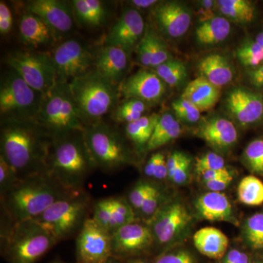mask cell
I'll list each match as a JSON object with an SVG mask.
<instances>
[{
    "label": "cell",
    "instance_id": "43",
    "mask_svg": "<svg viewBox=\"0 0 263 263\" xmlns=\"http://www.w3.org/2000/svg\"><path fill=\"white\" fill-rule=\"evenodd\" d=\"M227 167L226 161L221 156L214 152H208L205 155L196 159L195 169L197 174L209 171L224 169Z\"/></svg>",
    "mask_w": 263,
    "mask_h": 263
},
{
    "label": "cell",
    "instance_id": "24",
    "mask_svg": "<svg viewBox=\"0 0 263 263\" xmlns=\"http://www.w3.org/2000/svg\"><path fill=\"white\" fill-rule=\"evenodd\" d=\"M194 245L202 255L213 259H220L229 247L228 236L220 230L206 227L197 230L193 236Z\"/></svg>",
    "mask_w": 263,
    "mask_h": 263
},
{
    "label": "cell",
    "instance_id": "28",
    "mask_svg": "<svg viewBox=\"0 0 263 263\" xmlns=\"http://www.w3.org/2000/svg\"><path fill=\"white\" fill-rule=\"evenodd\" d=\"M231 26L228 19L214 17L202 22L195 32L197 42L202 46H213L226 41L229 36Z\"/></svg>",
    "mask_w": 263,
    "mask_h": 263
},
{
    "label": "cell",
    "instance_id": "3",
    "mask_svg": "<svg viewBox=\"0 0 263 263\" xmlns=\"http://www.w3.org/2000/svg\"><path fill=\"white\" fill-rule=\"evenodd\" d=\"M84 132L54 136L48 156L47 174L70 191L84 190L85 181L97 168Z\"/></svg>",
    "mask_w": 263,
    "mask_h": 263
},
{
    "label": "cell",
    "instance_id": "46",
    "mask_svg": "<svg viewBox=\"0 0 263 263\" xmlns=\"http://www.w3.org/2000/svg\"><path fill=\"white\" fill-rule=\"evenodd\" d=\"M138 57L140 63L145 67H152V51H151V42L148 30L145 31L144 35L138 43Z\"/></svg>",
    "mask_w": 263,
    "mask_h": 263
},
{
    "label": "cell",
    "instance_id": "11",
    "mask_svg": "<svg viewBox=\"0 0 263 263\" xmlns=\"http://www.w3.org/2000/svg\"><path fill=\"white\" fill-rule=\"evenodd\" d=\"M76 256V263H105L113 257L111 233L91 216L77 234Z\"/></svg>",
    "mask_w": 263,
    "mask_h": 263
},
{
    "label": "cell",
    "instance_id": "31",
    "mask_svg": "<svg viewBox=\"0 0 263 263\" xmlns=\"http://www.w3.org/2000/svg\"><path fill=\"white\" fill-rule=\"evenodd\" d=\"M218 9L226 15L238 23H249L254 17V7L247 0H219L216 2Z\"/></svg>",
    "mask_w": 263,
    "mask_h": 263
},
{
    "label": "cell",
    "instance_id": "7",
    "mask_svg": "<svg viewBox=\"0 0 263 263\" xmlns=\"http://www.w3.org/2000/svg\"><path fill=\"white\" fill-rule=\"evenodd\" d=\"M91 197L86 190L72 192L53 203L34 219L57 242L79 233L92 210Z\"/></svg>",
    "mask_w": 263,
    "mask_h": 263
},
{
    "label": "cell",
    "instance_id": "49",
    "mask_svg": "<svg viewBox=\"0 0 263 263\" xmlns=\"http://www.w3.org/2000/svg\"><path fill=\"white\" fill-rule=\"evenodd\" d=\"M249 254L239 249H233L228 251L226 255L220 259L219 263H250Z\"/></svg>",
    "mask_w": 263,
    "mask_h": 263
},
{
    "label": "cell",
    "instance_id": "61",
    "mask_svg": "<svg viewBox=\"0 0 263 263\" xmlns=\"http://www.w3.org/2000/svg\"><path fill=\"white\" fill-rule=\"evenodd\" d=\"M52 263H65V262H62V261H55V262H53Z\"/></svg>",
    "mask_w": 263,
    "mask_h": 263
},
{
    "label": "cell",
    "instance_id": "40",
    "mask_svg": "<svg viewBox=\"0 0 263 263\" xmlns=\"http://www.w3.org/2000/svg\"><path fill=\"white\" fill-rule=\"evenodd\" d=\"M155 263H198L190 251L183 249L164 250L155 256Z\"/></svg>",
    "mask_w": 263,
    "mask_h": 263
},
{
    "label": "cell",
    "instance_id": "13",
    "mask_svg": "<svg viewBox=\"0 0 263 263\" xmlns=\"http://www.w3.org/2000/svg\"><path fill=\"white\" fill-rule=\"evenodd\" d=\"M191 221L187 209L179 201L166 202L147 220L155 238V243L167 246L176 240Z\"/></svg>",
    "mask_w": 263,
    "mask_h": 263
},
{
    "label": "cell",
    "instance_id": "33",
    "mask_svg": "<svg viewBox=\"0 0 263 263\" xmlns=\"http://www.w3.org/2000/svg\"><path fill=\"white\" fill-rule=\"evenodd\" d=\"M155 69L156 73L164 81V84L171 87L179 86L187 76V70L184 63L174 59L164 62Z\"/></svg>",
    "mask_w": 263,
    "mask_h": 263
},
{
    "label": "cell",
    "instance_id": "51",
    "mask_svg": "<svg viewBox=\"0 0 263 263\" xmlns=\"http://www.w3.org/2000/svg\"><path fill=\"white\" fill-rule=\"evenodd\" d=\"M162 156H163V154L161 152H157L150 157L144 167L145 175L147 177L153 178V179L155 178L156 171H157Z\"/></svg>",
    "mask_w": 263,
    "mask_h": 263
},
{
    "label": "cell",
    "instance_id": "32",
    "mask_svg": "<svg viewBox=\"0 0 263 263\" xmlns=\"http://www.w3.org/2000/svg\"><path fill=\"white\" fill-rule=\"evenodd\" d=\"M238 198L241 203L257 206L263 203V182L254 176H247L240 181Z\"/></svg>",
    "mask_w": 263,
    "mask_h": 263
},
{
    "label": "cell",
    "instance_id": "27",
    "mask_svg": "<svg viewBox=\"0 0 263 263\" xmlns=\"http://www.w3.org/2000/svg\"><path fill=\"white\" fill-rule=\"evenodd\" d=\"M76 20L87 27H98L106 20L105 5L99 0H74L71 3Z\"/></svg>",
    "mask_w": 263,
    "mask_h": 263
},
{
    "label": "cell",
    "instance_id": "44",
    "mask_svg": "<svg viewBox=\"0 0 263 263\" xmlns=\"http://www.w3.org/2000/svg\"><path fill=\"white\" fill-rule=\"evenodd\" d=\"M163 193L157 186L152 190L146 200H145L143 206H142L140 212L142 215L150 219L155 215V213L165 203Z\"/></svg>",
    "mask_w": 263,
    "mask_h": 263
},
{
    "label": "cell",
    "instance_id": "30",
    "mask_svg": "<svg viewBox=\"0 0 263 263\" xmlns=\"http://www.w3.org/2000/svg\"><path fill=\"white\" fill-rule=\"evenodd\" d=\"M159 118L160 116L156 114L143 116L136 122L126 125L125 133L127 138L138 149H141L143 147H146V149L147 144L153 135Z\"/></svg>",
    "mask_w": 263,
    "mask_h": 263
},
{
    "label": "cell",
    "instance_id": "26",
    "mask_svg": "<svg viewBox=\"0 0 263 263\" xmlns=\"http://www.w3.org/2000/svg\"><path fill=\"white\" fill-rule=\"evenodd\" d=\"M197 67L202 77L218 88L229 84L234 76L229 61L219 53L203 57L199 62Z\"/></svg>",
    "mask_w": 263,
    "mask_h": 263
},
{
    "label": "cell",
    "instance_id": "15",
    "mask_svg": "<svg viewBox=\"0 0 263 263\" xmlns=\"http://www.w3.org/2000/svg\"><path fill=\"white\" fill-rule=\"evenodd\" d=\"M165 84L153 71L138 70L121 83L118 88L126 99H137L144 103H156L166 91Z\"/></svg>",
    "mask_w": 263,
    "mask_h": 263
},
{
    "label": "cell",
    "instance_id": "41",
    "mask_svg": "<svg viewBox=\"0 0 263 263\" xmlns=\"http://www.w3.org/2000/svg\"><path fill=\"white\" fill-rule=\"evenodd\" d=\"M149 34L151 51H152V67L156 68L164 62L171 60V55L165 44L153 31L147 29Z\"/></svg>",
    "mask_w": 263,
    "mask_h": 263
},
{
    "label": "cell",
    "instance_id": "29",
    "mask_svg": "<svg viewBox=\"0 0 263 263\" xmlns=\"http://www.w3.org/2000/svg\"><path fill=\"white\" fill-rule=\"evenodd\" d=\"M181 133V125L176 118L171 114H164L159 118L153 135L147 144L146 150L160 148L179 138Z\"/></svg>",
    "mask_w": 263,
    "mask_h": 263
},
{
    "label": "cell",
    "instance_id": "45",
    "mask_svg": "<svg viewBox=\"0 0 263 263\" xmlns=\"http://www.w3.org/2000/svg\"><path fill=\"white\" fill-rule=\"evenodd\" d=\"M19 179L15 170L0 155V195L14 186Z\"/></svg>",
    "mask_w": 263,
    "mask_h": 263
},
{
    "label": "cell",
    "instance_id": "18",
    "mask_svg": "<svg viewBox=\"0 0 263 263\" xmlns=\"http://www.w3.org/2000/svg\"><path fill=\"white\" fill-rule=\"evenodd\" d=\"M226 104L228 111L240 125H250L263 117L262 98L243 88L231 90Z\"/></svg>",
    "mask_w": 263,
    "mask_h": 263
},
{
    "label": "cell",
    "instance_id": "21",
    "mask_svg": "<svg viewBox=\"0 0 263 263\" xmlns=\"http://www.w3.org/2000/svg\"><path fill=\"white\" fill-rule=\"evenodd\" d=\"M19 34L22 42L32 48L51 46L60 37L44 21L27 10L21 18Z\"/></svg>",
    "mask_w": 263,
    "mask_h": 263
},
{
    "label": "cell",
    "instance_id": "22",
    "mask_svg": "<svg viewBox=\"0 0 263 263\" xmlns=\"http://www.w3.org/2000/svg\"><path fill=\"white\" fill-rule=\"evenodd\" d=\"M196 132L199 138L216 149H228L238 141V131L234 124L224 118L208 119Z\"/></svg>",
    "mask_w": 263,
    "mask_h": 263
},
{
    "label": "cell",
    "instance_id": "12",
    "mask_svg": "<svg viewBox=\"0 0 263 263\" xmlns=\"http://www.w3.org/2000/svg\"><path fill=\"white\" fill-rule=\"evenodd\" d=\"M51 57L58 81L70 83L92 70L94 66V55L84 43L74 39L59 45Z\"/></svg>",
    "mask_w": 263,
    "mask_h": 263
},
{
    "label": "cell",
    "instance_id": "56",
    "mask_svg": "<svg viewBox=\"0 0 263 263\" xmlns=\"http://www.w3.org/2000/svg\"><path fill=\"white\" fill-rule=\"evenodd\" d=\"M119 261H120V263H155V257L151 259L149 257L143 255Z\"/></svg>",
    "mask_w": 263,
    "mask_h": 263
},
{
    "label": "cell",
    "instance_id": "23",
    "mask_svg": "<svg viewBox=\"0 0 263 263\" xmlns=\"http://www.w3.org/2000/svg\"><path fill=\"white\" fill-rule=\"evenodd\" d=\"M195 209L205 220L236 224L233 207L226 194L216 192L203 194L195 202Z\"/></svg>",
    "mask_w": 263,
    "mask_h": 263
},
{
    "label": "cell",
    "instance_id": "47",
    "mask_svg": "<svg viewBox=\"0 0 263 263\" xmlns=\"http://www.w3.org/2000/svg\"><path fill=\"white\" fill-rule=\"evenodd\" d=\"M192 160L187 155L183 159L182 162L179 164V167L176 169L172 176L169 178L172 182L176 184L181 185L186 183L190 176V167H191Z\"/></svg>",
    "mask_w": 263,
    "mask_h": 263
},
{
    "label": "cell",
    "instance_id": "38",
    "mask_svg": "<svg viewBox=\"0 0 263 263\" xmlns=\"http://www.w3.org/2000/svg\"><path fill=\"white\" fill-rule=\"evenodd\" d=\"M245 160L252 172L263 174V138L249 143L245 149Z\"/></svg>",
    "mask_w": 263,
    "mask_h": 263
},
{
    "label": "cell",
    "instance_id": "54",
    "mask_svg": "<svg viewBox=\"0 0 263 263\" xmlns=\"http://www.w3.org/2000/svg\"><path fill=\"white\" fill-rule=\"evenodd\" d=\"M168 179V171H167V160L164 155L161 158L160 163L156 171L155 178L154 179L159 180V181H163L166 179Z\"/></svg>",
    "mask_w": 263,
    "mask_h": 263
},
{
    "label": "cell",
    "instance_id": "50",
    "mask_svg": "<svg viewBox=\"0 0 263 263\" xmlns=\"http://www.w3.org/2000/svg\"><path fill=\"white\" fill-rule=\"evenodd\" d=\"M233 176L229 177L219 178L210 180V181H205V186L207 190L211 192H216V193H221L226 190L230 186V183L233 181Z\"/></svg>",
    "mask_w": 263,
    "mask_h": 263
},
{
    "label": "cell",
    "instance_id": "37",
    "mask_svg": "<svg viewBox=\"0 0 263 263\" xmlns=\"http://www.w3.org/2000/svg\"><path fill=\"white\" fill-rule=\"evenodd\" d=\"M236 56L242 65L256 67L263 61V48L256 41H249L237 49Z\"/></svg>",
    "mask_w": 263,
    "mask_h": 263
},
{
    "label": "cell",
    "instance_id": "57",
    "mask_svg": "<svg viewBox=\"0 0 263 263\" xmlns=\"http://www.w3.org/2000/svg\"><path fill=\"white\" fill-rule=\"evenodd\" d=\"M131 4L134 5L137 8H148L157 4L158 2L156 0H133L130 2Z\"/></svg>",
    "mask_w": 263,
    "mask_h": 263
},
{
    "label": "cell",
    "instance_id": "59",
    "mask_svg": "<svg viewBox=\"0 0 263 263\" xmlns=\"http://www.w3.org/2000/svg\"><path fill=\"white\" fill-rule=\"evenodd\" d=\"M105 263H120V261H119V259L114 258V257H111V258L108 259V260Z\"/></svg>",
    "mask_w": 263,
    "mask_h": 263
},
{
    "label": "cell",
    "instance_id": "42",
    "mask_svg": "<svg viewBox=\"0 0 263 263\" xmlns=\"http://www.w3.org/2000/svg\"><path fill=\"white\" fill-rule=\"evenodd\" d=\"M155 186V185L147 181H140L133 186L128 196V202L135 211L140 212L145 200Z\"/></svg>",
    "mask_w": 263,
    "mask_h": 263
},
{
    "label": "cell",
    "instance_id": "34",
    "mask_svg": "<svg viewBox=\"0 0 263 263\" xmlns=\"http://www.w3.org/2000/svg\"><path fill=\"white\" fill-rule=\"evenodd\" d=\"M243 233L251 248L263 250V213H257L247 219Z\"/></svg>",
    "mask_w": 263,
    "mask_h": 263
},
{
    "label": "cell",
    "instance_id": "4",
    "mask_svg": "<svg viewBox=\"0 0 263 263\" xmlns=\"http://www.w3.org/2000/svg\"><path fill=\"white\" fill-rule=\"evenodd\" d=\"M57 243L34 219L10 223L1 232V255L8 263H37Z\"/></svg>",
    "mask_w": 263,
    "mask_h": 263
},
{
    "label": "cell",
    "instance_id": "16",
    "mask_svg": "<svg viewBox=\"0 0 263 263\" xmlns=\"http://www.w3.org/2000/svg\"><path fill=\"white\" fill-rule=\"evenodd\" d=\"M144 31V21L141 13L138 10L129 8L123 12L108 32L105 46L121 48L129 53L141 41Z\"/></svg>",
    "mask_w": 263,
    "mask_h": 263
},
{
    "label": "cell",
    "instance_id": "48",
    "mask_svg": "<svg viewBox=\"0 0 263 263\" xmlns=\"http://www.w3.org/2000/svg\"><path fill=\"white\" fill-rule=\"evenodd\" d=\"M13 27V15L9 7L5 3H0V33L7 35L11 32Z\"/></svg>",
    "mask_w": 263,
    "mask_h": 263
},
{
    "label": "cell",
    "instance_id": "6",
    "mask_svg": "<svg viewBox=\"0 0 263 263\" xmlns=\"http://www.w3.org/2000/svg\"><path fill=\"white\" fill-rule=\"evenodd\" d=\"M71 93L86 127L102 122L115 107L119 90L95 70L69 83Z\"/></svg>",
    "mask_w": 263,
    "mask_h": 263
},
{
    "label": "cell",
    "instance_id": "2",
    "mask_svg": "<svg viewBox=\"0 0 263 263\" xmlns=\"http://www.w3.org/2000/svg\"><path fill=\"white\" fill-rule=\"evenodd\" d=\"M72 192L48 174L20 179L1 196V206L10 223L32 220Z\"/></svg>",
    "mask_w": 263,
    "mask_h": 263
},
{
    "label": "cell",
    "instance_id": "25",
    "mask_svg": "<svg viewBox=\"0 0 263 263\" xmlns=\"http://www.w3.org/2000/svg\"><path fill=\"white\" fill-rule=\"evenodd\" d=\"M219 97V88L200 76L189 83L183 90L181 98L193 103L200 111H205L215 106Z\"/></svg>",
    "mask_w": 263,
    "mask_h": 263
},
{
    "label": "cell",
    "instance_id": "55",
    "mask_svg": "<svg viewBox=\"0 0 263 263\" xmlns=\"http://www.w3.org/2000/svg\"><path fill=\"white\" fill-rule=\"evenodd\" d=\"M249 76L254 86L263 88V65L249 71Z\"/></svg>",
    "mask_w": 263,
    "mask_h": 263
},
{
    "label": "cell",
    "instance_id": "14",
    "mask_svg": "<svg viewBox=\"0 0 263 263\" xmlns=\"http://www.w3.org/2000/svg\"><path fill=\"white\" fill-rule=\"evenodd\" d=\"M111 237L112 254L119 260L146 255L155 243L150 227L136 221L119 228Z\"/></svg>",
    "mask_w": 263,
    "mask_h": 263
},
{
    "label": "cell",
    "instance_id": "10",
    "mask_svg": "<svg viewBox=\"0 0 263 263\" xmlns=\"http://www.w3.org/2000/svg\"><path fill=\"white\" fill-rule=\"evenodd\" d=\"M7 63L33 89L46 94L58 82L51 55L44 52L21 51L10 54Z\"/></svg>",
    "mask_w": 263,
    "mask_h": 263
},
{
    "label": "cell",
    "instance_id": "53",
    "mask_svg": "<svg viewBox=\"0 0 263 263\" xmlns=\"http://www.w3.org/2000/svg\"><path fill=\"white\" fill-rule=\"evenodd\" d=\"M204 182L210 181V180L219 179V178L229 177V176H233V173L227 167L226 168L221 170H216V171H209L199 174Z\"/></svg>",
    "mask_w": 263,
    "mask_h": 263
},
{
    "label": "cell",
    "instance_id": "36",
    "mask_svg": "<svg viewBox=\"0 0 263 263\" xmlns=\"http://www.w3.org/2000/svg\"><path fill=\"white\" fill-rule=\"evenodd\" d=\"M92 216L100 226L108 230L110 233L116 231L115 224L114 222L113 214H112L111 201L110 197L102 199L95 202L93 205Z\"/></svg>",
    "mask_w": 263,
    "mask_h": 263
},
{
    "label": "cell",
    "instance_id": "8",
    "mask_svg": "<svg viewBox=\"0 0 263 263\" xmlns=\"http://www.w3.org/2000/svg\"><path fill=\"white\" fill-rule=\"evenodd\" d=\"M84 133L97 168L111 174L130 163V152L125 142L111 126L98 122L86 127Z\"/></svg>",
    "mask_w": 263,
    "mask_h": 263
},
{
    "label": "cell",
    "instance_id": "5",
    "mask_svg": "<svg viewBox=\"0 0 263 263\" xmlns=\"http://www.w3.org/2000/svg\"><path fill=\"white\" fill-rule=\"evenodd\" d=\"M32 120L53 136L72 131H84L86 128L69 83L65 81H58L42 95L39 109Z\"/></svg>",
    "mask_w": 263,
    "mask_h": 263
},
{
    "label": "cell",
    "instance_id": "58",
    "mask_svg": "<svg viewBox=\"0 0 263 263\" xmlns=\"http://www.w3.org/2000/svg\"><path fill=\"white\" fill-rule=\"evenodd\" d=\"M255 41L263 48V32H259L257 34Z\"/></svg>",
    "mask_w": 263,
    "mask_h": 263
},
{
    "label": "cell",
    "instance_id": "19",
    "mask_svg": "<svg viewBox=\"0 0 263 263\" xmlns=\"http://www.w3.org/2000/svg\"><path fill=\"white\" fill-rule=\"evenodd\" d=\"M155 16L161 30L173 38L186 34L192 23L190 10L176 2H165L156 8Z\"/></svg>",
    "mask_w": 263,
    "mask_h": 263
},
{
    "label": "cell",
    "instance_id": "17",
    "mask_svg": "<svg viewBox=\"0 0 263 263\" xmlns=\"http://www.w3.org/2000/svg\"><path fill=\"white\" fill-rule=\"evenodd\" d=\"M27 11L37 15L60 35L73 29L75 15L72 5L58 0H33L29 2Z\"/></svg>",
    "mask_w": 263,
    "mask_h": 263
},
{
    "label": "cell",
    "instance_id": "52",
    "mask_svg": "<svg viewBox=\"0 0 263 263\" xmlns=\"http://www.w3.org/2000/svg\"><path fill=\"white\" fill-rule=\"evenodd\" d=\"M185 154L180 152H174L169 156L167 160V171H168V179L172 176L176 169L179 167V164L182 162L183 159L186 157Z\"/></svg>",
    "mask_w": 263,
    "mask_h": 263
},
{
    "label": "cell",
    "instance_id": "1",
    "mask_svg": "<svg viewBox=\"0 0 263 263\" xmlns=\"http://www.w3.org/2000/svg\"><path fill=\"white\" fill-rule=\"evenodd\" d=\"M54 136L32 119H2L0 148L19 179L47 174Z\"/></svg>",
    "mask_w": 263,
    "mask_h": 263
},
{
    "label": "cell",
    "instance_id": "35",
    "mask_svg": "<svg viewBox=\"0 0 263 263\" xmlns=\"http://www.w3.org/2000/svg\"><path fill=\"white\" fill-rule=\"evenodd\" d=\"M110 201L114 222L117 230L136 221V211L128 200L122 197H110Z\"/></svg>",
    "mask_w": 263,
    "mask_h": 263
},
{
    "label": "cell",
    "instance_id": "9",
    "mask_svg": "<svg viewBox=\"0 0 263 263\" xmlns=\"http://www.w3.org/2000/svg\"><path fill=\"white\" fill-rule=\"evenodd\" d=\"M42 95L33 89L22 78L10 71L0 86L2 119H33L37 114Z\"/></svg>",
    "mask_w": 263,
    "mask_h": 263
},
{
    "label": "cell",
    "instance_id": "60",
    "mask_svg": "<svg viewBox=\"0 0 263 263\" xmlns=\"http://www.w3.org/2000/svg\"><path fill=\"white\" fill-rule=\"evenodd\" d=\"M250 263H263V260L252 261Z\"/></svg>",
    "mask_w": 263,
    "mask_h": 263
},
{
    "label": "cell",
    "instance_id": "39",
    "mask_svg": "<svg viewBox=\"0 0 263 263\" xmlns=\"http://www.w3.org/2000/svg\"><path fill=\"white\" fill-rule=\"evenodd\" d=\"M172 108L178 119L187 123H196L200 118V110L184 99L175 100L172 103Z\"/></svg>",
    "mask_w": 263,
    "mask_h": 263
},
{
    "label": "cell",
    "instance_id": "20",
    "mask_svg": "<svg viewBox=\"0 0 263 263\" xmlns=\"http://www.w3.org/2000/svg\"><path fill=\"white\" fill-rule=\"evenodd\" d=\"M128 64V52L115 46H105L95 56V70L115 86L122 82Z\"/></svg>",
    "mask_w": 263,
    "mask_h": 263
}]
</instances>
